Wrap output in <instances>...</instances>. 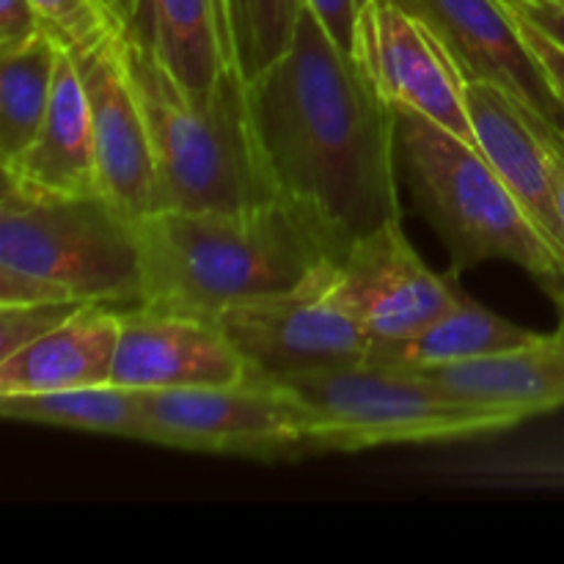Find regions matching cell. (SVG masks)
Masks as SVG:
<instances>
[{"label": "cell", "mask_w": 564, "mask_h": 564, "mask_svg": "<svg viewBox=\"0 0 564 564\" xmlns=\"http://www.w3.org/2000/svg\"><path fill=\"white\" fill-rule=\"evenodd\" d=\"M246 91L273 196L323 235L334 259L402 220L394 105L308 6L290 50Z\"/></svg>", "instance_id": "6da1fadb"}, {"label": "cell", "mask_w": 564, "mask_h": 564, "mask_svg": "<svg viewBox=\"0 0 564 564\" xmlns=\"http://www.w3.org/2000/svg\"><path fill=\"white\" fill-rule=\"evenodd\" d=\"M138 237L141 303L202 317L292 290L334 259L323 235L279 198L240 213L160 209L138 220Z\"/></svg>", "instance_id": "7a4b0ae2"}, {"label": "cell", "mask_w": 564, "mask_h": 564, "mask_svg": "<svg viewBox=\"0 0 564 564\" xmlns=\"http://www.w3.org/2000/svg\"><path fill=\"white\" fill-rule=\"evenodd\" d=\"M72 301L141 306L138 224L102 193H53L3 176L0 306Z\"/></svg>", "instance_id": "3957f363"}, {"label": "cell", "mask_w": 564, "mask_h": 564, "mask_svg": "<svg viewBox=\"0 0 564 564\" xmlns=\"http://www.w3.org/2000/svg\"><path fill=\"white\" fill-rule=\"evenodd\" d=\"M124 55L152 132L163 209L240 213L275 202L253 141L246 77L235 64L209 91H191L130 31Z\"/></svg>", "instance_id": "277c9868"}, {"label": "cell", "mask_w": 564, "mask_h": 564, "mask_svg": "<svg viewBox=\"0 0 564 564\" xmlns=\"http://www.w3.org/2000/svg\"><path fill=\"white\" fill-rule=\"evenodd\" d=\"M397 113L400 171L419 213L452 253V270L510 262L554 295L564 259L538 229L477 143L408 108Z\"/></svg>", "instance_id": "5b68a950"}, {"label": "cell", "mask_w": 564, "mask_h": 564, "mask_svg": "<svg viewBox=\"0 0 564 564\" xmlns=\"http://www.w3.org/2000/svg\"><path fill=\"white\" fill-rule=\"evenodd\" d=\"M306 416V455L389 444H438L507 433L523 419L463 400L427 375L386 364H350L273 378Z\"/></svg>", "instance_id": "8992f818"}, {"label": "cell", "mask_w": 564, "mask_h": 564, "mask_svg": "<svg viewBox=\"0 0 564 564\" xmlns=\"http://www.w3.org/2000/svg\"><path fill=\"white\" fill-rule=\"evenodd\" d=\"M185 452L237 457L306 455V416L279 380L248 375L237 383L141 391V438Z\"/></svg>", "instance_id": "52a82bcc"}, {"label": "cell", "mask_w": 564, "mask_h": 564, "mask_svg": "<svg viewBox=\"0 0 564 564\" xmlns=\"http://www.w3.org/2000/svg\"><path fill=\"white\" fill-rule=\"evenodd\" d=\"M251 375L286 378L369 361L372 336L345 297L336 259L279 295L237 303L215 314Z\"/></svg>", "instance_id": "ba28073f"}, {"label": "cell", "mask_w": 564, "mask_h": 564, "mask_svg": "<svg viewBox=\"0 0 564 564\" xmlns=\"http://www.w3.org/2000/svg\"><path fill=\"white\" fill-rule=\"evenodd\" d=\"M350 55L394 108L416 110L474 143L463 72L438 36L400 3H364Z\"/></svg>", "instance_id": "9c48e42d"}, {"label": "cell", "mask_w": 564, "mask_h": 564, "mask_svg": "<svg viewBox=\"0 0 564 564\" xmlns=\"http://www.w3.org/2000/svg\"><path fill=\"white\" fill-rule=\"evenodd\" d=\"M336 275L375 345L411 339L466 295L457 270L435 273L419 257L402 220L352 242L336 259Z\"/></svg>", "instance_id": "30bf717a"}, {"label": "cell", "mask_w": 564, "mask_h": 564, "mask_svg": "<svg viewBox=\"0 0 564 564\" xmlns=\"http://www.w3.org/2000/svg\"><path fill=\"white\" fill-rule=\"evenodd\" d=\"M91 110L99 193L138 220L163 209L152 132L124 55V33L77 55Z\"/></svg>", "instance_id": "8fae6325"}, {"label": "cell", "mask_w": 564, "mask_h": 564, "mask_svg": "<svg viewBox=\"0 0 564 564\" xmlns=\"http://www.w3.org/2000/svg\"><path fill=\"white\" fill-rule=\"evenodd\" d=\"M121 330L113 383L132 391L193 389L237 383L251 375L215 317L160 306L119 312Z\"/></svg>", "instance_id": "7c38bea8"}, {"label": "cell", "mask_w": 564, "mask_h": 564, "mask_svg": "<svg viewBox=\"0 0 564 564\" xmlns=\"http://www.w3.org/2000/svg\"><path fill=\"white\" fill-rule=\"evenodd\" d=\"M430 28L468 80L494 83L521 108L564 127V110L501 0H394Z\"/></svg>", "instance_id": "4fadbf2b"}, {"label": "cell", "mask_w": 564, "mask_h": 564, "mask_svg": "<svg viewBox=\"0 0 564 564\" xmlns=\"http://www.w3.org/2000/svg\"><path fill=\"white\" fill-rule=\"evenodd\" d=\"M463 99L479 152L564 259V226L551 180V154L529 124L527 110L494 83L468 77H463Z\"/></svg>", "instance_id": "5bb4252c"}, {"label": "cell", "mask_w": 564, "mask_h": 564, "mask_svg": "<svg viewBox=\"0 0 564 564\" xmlns=\"http://www.w3.org/2000/svg\"><path fill=\"white\" fill-rule=\"evenodd\" d=\"M121 317L108 306H86L0 361V394H42L113 383Z\"/></svg>", "instance_id": "9a60e30c"}, {"label": "cell", "mask_w": 564, "mask_h": 564, "mask_svg": "<svg viewBox=\"0 0 564 564\" xmlns=\"http://www.w3.org/2000/svg\"><path fill=\"white\" fill-rule=\"evenodd\" d=\"M3 176L53 193H99L97 152H94L91 110L83 86L77 55L61 47L55 86L44 124L28 152Z\"/></svg>", "instance_id": "2e32d148"}, {"label": "cell", "mask_w": 564, "mask_h": 564, "mask_svg": "<svg viewBox=\"0 0 564 564\" xmlns=\"http://www.w3.org/2000/svg\"><path fill=\"white\" fill-rule=\"evenodd\" d=\"M422 375L463 400L494 405L518 419L560 411L564 408V334H538V339L518 350Z\"/></svg>", "instance_id": "e0dca14e"}, {"label": "cell", "mask_w": 564, "mask_h": 564, "mask_svg": "<svg viewBox=\"0 0 564 564\" xmlns=\"http://www.w3.org/2000/svg\"><path fill=\"white\" fill-rule=\"evenodd\" d=\"M127 31L191 91H209L235 64L224 0H138Z\"/></svg>", "instance_id": "ac0fdd59"}, {"label": "cell", "mask_w": 564, "mask_h": 564, "mask_svg": "<svg viewBox=\"0 0 564 564\" xmlns=\"http://www.w3.org/2000/svg\"><path fill=\"white\" fill-rule=\"evenodd\" d=\"M534 339H538L534 330L521 328L490 308L479 306L474 297L463 295L449 312L441 314L435 323H430L411 339L375 345L369 361L430 372V369L455 367V364L518 350Z\"/></svg>", "instance_id": "d6986e66"}, {"label": "cell", "mask_w": 564, "mask_h": 564, "mask_svg": "<svg viewBox=\"0 0 564 564\" xmlns=\"http://www.w3.org/2000/svg\"><path fill=\"white\" fill-rule=\"evenodd\" d=\"M0 413L11 422L47 424L116 438H141V391L116 383L42 394H0Z\"/></svg>", "instance_id": "ffe728a7"}, {"label": "cell", "mask_w": 564, "mask_h": 564, "mask_svg": "<svg viewBox=\"0 0 564 564\" xmlns=\"http://www.w3.org/2000/svg\"><path fill=\"white\" fill-rule=\"evenodd\" d=\"M61 44L53 36L0 58V169L14 165L44 124Z\"/></svg>", "instance_id": "44dd1931"}, {"label": "cell", "mask_w": 564, "mask_h": 564, "mask_svg": "<svg viewBox=\"0 0 564 564\" xmlns=\"http://www.w3.org/2000/svg\"><path fill=\"white\" fill-rule=\"evenodd\" d=\"M231 58L248 80L290 50L306 0H224Z\"/></svg>", "instance_id": "7402d4cb"}, {"label": "cell", "mask_w": 564, "mask_h": 564, "mask_svg": "<svg viewBox=\"0 0 564 564\" xmlns=\"http://www.w3.org/2000/svg\"><path fill=\"white\" fill-rule=\"evenodd\" d=\"M50 36L75 55L102 47L127 33L121 17L105 0H31Z\"/></svg>", "instance_id": "603a6c76"}, {"label": "cell", "mask_w": 564, "mask_h": 564, "mask_svg": "<svg viewBox=\"0 0 564 564\" xmlns=\"http://www.w3.org/2000/svg\"><path fill=\"white\" fill-rule=\"evenodd\" d=\"M86 303L72 301H42V303H11V306H0V361L14 356L25 345L36 341L39 336L50 334L75 317Z\"/></svg>", "instance_id": "cb8c5ba5"}, {"label": "cell", "mask_w": 564, "mask_h": 564, "mask_svg": "<svg viewBox=\"0 0 564 564\" xmlns=\"http://www.w3.org/2000/svg\"><path fill=\"white\" fill-rule=\"evenodd\" d=\"M50 36L31 0H0V58Z\"/></svg>", "instance_id": "d4e9b609"}, {"label": "cell", "mask_w": 564, "mask_h": 564, "mask_svg": "<svg viewBox=\"0 0 564 564\" xmlns=\"http://www.w3.org/2000/svg\"><path fill=\"white\" fill-rule=\"evenodd\" d=\"M510 14H512V20H516L523 44H527V50L532 53V58L538 61V66L543 69L551 91L556 94V99H560V105L564 110V47L560 42H554L549 33L540 31L538 25H532L529 20H523L521 14H516V11H510Z\"/></svg>", "instance_id": "484cf974"}, {"label": "cell", "mask_w": 564, "mask_h": 564, "mask_svg": "<svg viewBox=\"0 0 564 564\" xmlns=\"http://www.w3.org/2000/svg\"><path fill=\"white\" fill-rule=\"evenodd\" d=\"M367 0H306L308 9L319 17L330 36L336 39L345 53H352V42H356V25L361 9Z\"/></svg>", "instance_id": "4316f807"}, {"label": "cell", "mask_w": 564, "mask_h": 564, "mask_svg": "<svg viewBox=\"0 0 564 564\" xmlns=\"http://www.w3.org/2000/svg\"><path fill=\"white\" fill-rule=\"evenodd\" d=\"M501 3L564 47V0H501Z\"/></svg>", "instance_id": "83f0119b"}, {"label": "cell", "mask_w": 564, "mask_h": 564, "mask_svg": "<svg viewBox=\"0 0 564 564\" xmlns=\"http://www.w3.org/2000/svg\"><path fill=\"white\" fill-rule=\"evenodd\" d=\"M527 110V108H523ZM527 119L529 124L534 127V132H538L540 138L545 141V147H549V154H551V180H554V193H556V207H560V215H562V226H564V154L560 152V147L554 143V138H551V121L543 119V116L532 113V110H527Z\"/></svg>", "instance_id": "f1b7e54d"}, {"label": "cell", "mask_w": 564, "mask_h": 564, "mask_svg": "<svg viewBox=\"0 0 564 564\" xmlns=\"http://www.w3.org/2000/svg\"><path fill=\"white\" fill-rule=\"evenodd\" d=\"M105 3H108L110 9L121 17V22L130 28L132 17H135V11H138V0H105Z\"/></svg>", "instance_id": "f546056e"}, {"label": "cell", "mask_w": 564, "mask_h": 564, "mask_svg": "<svg viewBox=\"0 0 564 564\" xmlns=\"http://www.w3.org/2000/svg\"><path fill=\"white\" fill-rule=\"evenodd\" d=\"M551 297H554V303H556V314H560V330L564 334V284Z\"/></svg>", "instance_id": "4dcf8cb0"}, {"label": "cell", "mask_w": 564, "mask_h": 564, "mask_svg": "<svg viewBox=\"0 0 564 564\" xmlns=\"http://www.w3.org/2000/svg\"><path fill=\"white\" fill-rule=\"evenodd\" d=\"M551 138H554V143L560 147V152L564 154V127L551 124Z\"/></svg>", "instance_id": "1f68e13d"}]
</instances>
